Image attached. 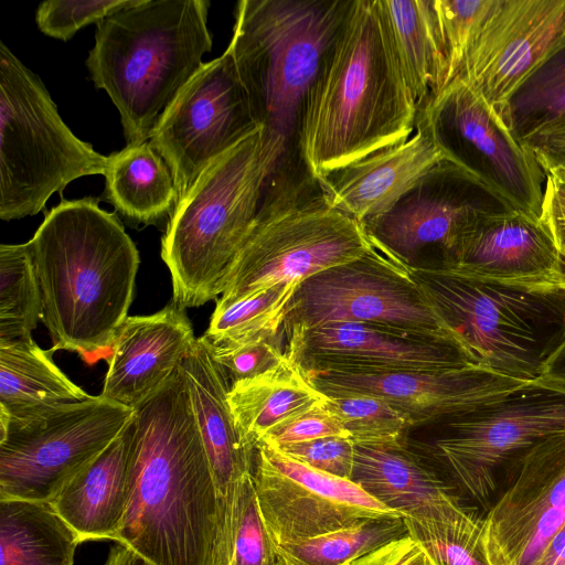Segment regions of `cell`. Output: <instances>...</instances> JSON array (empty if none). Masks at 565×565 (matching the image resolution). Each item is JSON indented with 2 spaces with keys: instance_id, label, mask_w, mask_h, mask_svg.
I'll return each mask as SVG.
<instances>
[{
  "instance_id": "obj_1",
  "label": "cell",
  "mask_w": 565,
  "mask_h": 565,
  "mask_svg": "<svg viewBox=\"0 0 565 565\" xmlns=\"http://www.w3.org/2000/svg\"><path fill=\"white\" fill-rule=\"evenodd\" d=\"M124 431L130 491L113 541L154 565H223L221 502L180 366Z\"/></svg>"
},
{
  "instance_id": "obj_2",
  "label": "cell",
  "mask_w": 565,
  "mask_h": 565,
  "mask_svg": "<svg viewBox=\"0 0 565 565\" xmlns=\"http://www.w3.org/2000/svg\"><path fill=\"white\" fill-rule=\"evenodd\" d=\"M418 105L388 43L376 0H351L308 94L299 151L317 180L407 140Z\"/></svg>"
},
{
  "instance_id": "obj_3",
  "label": "cell",
  "mask_w": 565,
  "mask_h": 565,
  "mask_svg": "<svg viewBox=\"0 0 565 565\" xmlns=\"http://www.w3.org/2000/svg\"><path fill=\"white\" fill-rule=\"evenodd\" d=\"M99 199H62L26 242L53 342L90 360L111 349L128 317L140 264L117 213Z\"/></svg>"
},
{
  "instance_id": "obj_4",
  "label": "cell",
  "mask_w": 565,
  "mask_h": 565,
  "mask_svg": "<svg viewBox=\"0 0 565 565\" xmlns=\"http://www.w3.org/2000/svg\"><path fill=\"white\" fill-rule=\"evenodd\" d=\"M351 0H241L227 45L270 177L305 166L299 130L308 94ZM269 177V179H270Z\"/></svg>"
},
{
  "instance_id": "obj_5",
  "label": "cell",
  "mask_w": 565,
  "mask_h": 565,
  "mask_svg": "<svg viewBox=\"0 0 565 565\" xmlns=\"http://www.w3.org/2000/svg\"><path fill=\"white\" fill-rule=\"evenodd\" d=\"M206 0H132L96 24L86 66L116 106L127 145L149 141L212 49Z\"/></svg>"
},
{
  "instance_id": "obj_6",
  "label": "cell",
  "mask_w": 565,
  "mask_h": 565,
  "mask_svg": "<svg viewBox=\"0 0 565 565\" xmlns=\"http://www.w3.org/2000/svg\"><path fill=\"white\" fill-rule=\"evenodd\" d=\"M269 177L257 127L213 160L177 203L161 238L177 306L201 307L223 294Z\"/></svg>"
},
{
  "instance_id": "obj_7",
  "label": "cell",
  "mask_w": 565,
  "mask_h": 565,
  "mask_svg": "<svg viewBox=\"0 0 565 565\" xmlns=\"http://www.w3.org/2000/svg\"><path fill=\"white\" fill-rule=\"evenodd\" d=\"M373 248L363 225L332 209L303 167L268 180L258 213L216 306L303 280Z\"/></svg>"
},
{
  "instance_id": "obj_8",
  "label": "cell",
  "mask_w": 565,
  "mask_h": 565,
  "mask_svg": "<svg viewBox=\"0 0 565 565\" xmlns=\"http://www.w3.org/2000/svg\"><path fill=\"white\" fill-rule=\"evenodd\" d=\"M409 267L481 367L533 381L565 342V289L480 279L428 265Z\"/></svg>"
},
{
  "instance_id": "obj_9",
  "label": "cell",
  "mask_w": 565,
  "mask_h": 565,
  "mask_svg": "<svg viewBox=\"0 0 565 565\" xmlns=\"http://www.w3.org/2000/svg\"><path fill=\"white\" fill-rule=\"evenodd\" d=\"M107 159L72 132L40 77L0 42V218L38 214L73 180L104 175Z\"/></svg>"
},
{
  "instance_id": "obj_10",
  "label": "cell",
  "mask_w": 565,
  "mask_h": 565,
  "mask_svg": "<svg viewBox=\"0 0 565 565\" xmlns=\"http://www.w3.org/2000/svg\"><path fill=\"white\" fill-rule=\"evenodd\" d=\"M436 424L434 459L461 497L486 514L524 456L565 433V386L540 377Z\"/></svg>"
},
{
  "instance_id": "obj_11",
  "label": "cell",
  "mask_w": 565,
  "mask_h": 565,
  "mask_svg": "<svg viewBox=\"0 0 565 565\" xmlns=\"http://www.w3.org/2000/svg\"><path fill=\"white\" fill-rule=\"evenodd\" d=\"M333 323H363L463 348L409 265L374 245L361 258L300 282L288 305L284 330Z\"/></svg>"
},
{
  "instance_id": "obj_12",
  "label": "cell",
  "mask_w": 565,
  "mask_h": 565,
  "mask_svg": "<svg viewBox=\"0 0 565 565\" xmlns=\"http://www.w3.org/2000/svg\"><path fill=\"white\" fill-rule=\"evenodd\" d=\"M135 411L102 395L28 417L0 414V499L52 502Z\"/></svg>"
},
{
  "instance_id": "obj_13",
  "label": "cell",
  "mask_w": 565,
  "mask_h": 565,
  "mask_svg": "<svg viewBox=\"0 0 565 565\" xmlns=\"http://www.w3.org/2000/svg\"><path fill=\"white\" fill-rule=\"evenodd\" d=\"M418 109L438 147L515 210L540 217L546 174L510 132L498 111L456 79Z\"/></svg>"
},
{
  "instance_id": "obj_14",
  "label": "cell",
  "mask_w": 565,
  "mask_h": 565,
  "mask_svg": "<svg viewBox=\"0 0 565 565\" xmlns=\"http://www.w3.org/2000/svg\"><path fill=\"white\" fill-rule=\"evenodd\" d=\"M515 210L447 158L435 164L391 210L363 224L372 244L407 265L434 253L443 267L463 233L481 216Z\"/></svg>"
},
{
  "instance_id": "obj_15",
  "label": "cell",
  "mask_w": 565,
  "mask_h": 565,
  "mask_svg": "<svg viewBox=\"0 0 565 565\" xmlns=\"http://www.w3.org/2000/svg\"><path fill=\"white\" fill-rule=\"evenodd\" d=\"M256 128L226 47L181 89L149 141L170 168L179 202L213 160Z\"/></svg>"
},
{
  "instance_id": "obj_16",
  "label": "cell",
  "mask_w": 565,
  "mask_h": 565,
  "mask_svg": "<svg viewBox=\"0 0 565 565\" xmlns=\"http://www.w3.org/2000/svg\"><path fill=\"white\" fill-rule=\"evenodd\" d=\"M253 479L275 545L344 529L366 519L404 518L352 480L313 469L267 443L255 447Z\"/></svg>"
},
{
  "instance_id": "obj_17",
  "label": "cell",
  "mask_w": 565,
  "mask_h": 565,
  "mask_svg": "<svg viewBox=\"0 0 565 565\" xmlns=\"http://www.w3.org/2000/svg\"><path fill=\"white\" fill-rule=\"evenodd\" d=\"M565 525V433L532 448L504 479L483 518L491 565H539Z\"/></svg>"
},
{
  "instance_id": "obj_18",
  "label": "cell",
  "mask_w": 565,
  "mask_h": 565,
  "mask_svg": "<svg viewBox=\"0 0 565 565\" xmlns=\"http://www.w3.org/2000/svg\"><path fill=\"white\" fill-rule=\"evenodd\" d=\"M565 36V0H494L457 75L498 114Z\"/></svg>"
},
{
  "instance_id": "obj_19",
  "label": "cell",
  "mask_w": 565,
  "mask_h": 565,
  "mask_svg": "<svg viewBox=\"0 0 565 565\" xmlns=\"http://www.w3.org/2000/svg\"><path fill=\"white\" fill-rule=\"evenodd\" d=\"M307 373L324 395L379 397L404 414L412 427L436 424L525 383L477 365L449 371L328 369Z\"/></svg>"
},
{
  "instance_id": "obj_20",
  "label": "cell",
  "mask_w": 565,
  "mask_h": 565,
  "mask_svg": "<svg viewBox=\"0 0 565 565\" xmlns=\"http://www.w3.org/2000/svg\"><path fill=\"white\" fill-rule=\"evenodd\" d=\"M285 335L286 351L306 371H449L477 365L457 343L363 323L326 324L292 330Z\"/></svg>"
},
{
  "instance_id": "obj_21",
  "label": "cell",
  "mask_w": 565,
  "mask_h": 565,
  "mask_svg": "<svg viewBox=\"0 0 565 565\" xmlns=\"http://www.w3.org/2000/svg\"><path fill=\"white\" fill-rule=\"evenodd\" d=\"M186 309L174 302L148 316H128L118 329L102 396L136 411L177 372L196 338Z\"/></svg>"
},
{
  "instance_id": "obj_22",
  "label": "cell",
  "mask_w": 565,
  "mask_h": 565,
  "mask_svg": "<svg viewBox=\"0 0 565 565\" xmlns=\"http://www.w3.org/2000/svg\"><path fill=\"white\" fill-rule=\"evenodd\" d=\"M558 255L541 217L512 210L481 215L441 268L480 279L551 285Z\"/></svg>"
},
{
  "instance_id": "obj_23",
  "label": "cell",
  "mask_w": 565,
  "mask_h": 565,
  "mask_svg": "<svg viewBox=\"0 0 565 565\" xmlns=\"http://www.w3.org/2000/svg\"><path fill=\"white\" fill-rule=\"evenodd\" d=\"M445 154L418 109L405 141L355 160L318 179L330 206L362 225L391 210Z\"/></svg>"
},
{
  "instance_id": "obj_24",
  "label": "cell",
  "mask_w": 565,
  "mask_h": 565,
  "mask_svg": "<svg viewBox=\"0 0 565 565\" xmlns=\"http://www.w3.org/2000/svg\"><path fill=\"white\" fill-rule=\"evenodd\" d=\"M180 369L214 476L224 526L237 483L253 473L255 449L236 428L227 402L231 383L202 337L196 338Z\"/></svg>"
},
{
  "instance_id": "obj_25",
  "label": "cell",
  "mask_w": 565,
  "mask_h": 565,
  "mask_svg": "<svg viewBox=\"0 0 565 565\" xmlns=\"http://www.w3.org/2000/svg\"><path fill=\"white\" fill-rule=\"evenodd\" d=\"M354 445L351 480L402 516L462 503L441 469L411 450L405 440Z\"/></svg>"
},
{
  "instance_id": "obj_26",
  "label": "cell",
  "mask_w": 565,
  "mask_h": 565,
  "mask_svg": "<svg viewBox=\"0 0 565 565\" xmlns=\"http://www.w3.org/2000/svg\"><path fill=\"white\" fill-rule=\"evenodd\" d=\"M129 483V445L122 431L50 503L81 542L114 540L126 513Z\"/></svg>"
},
{
  "instance_id": "obj_27",
  "label": "cell",
  "mask_w": 565,
  "mask_h": 565,
  "mask_svg": "<svg viewBox=\"0 0 565 565\" xmlns=\"http://www.w3.org/2000/svg\"><path fill=\"white\" fill-rule=\"evenodd\" d=\"M328 399L287 351L277 365L232 383L227 393L236 428L254 449L276 428L324 406Z\"/></svg>"
},
{
  "instance_id": "obj_28",
  "label": "cell",
  "mask_w": 565,
  "mask_h": 565,
  "mask_svg": "<svg viewBox=\"0 0 565 565\" xmlns=\"http://www.w3.org/2000/svg\"><path fill=\"white\" fill-rule=\"evenodd\" d=\"M104 177L102 199L130 224H157L177 205L170 168L150 141L109 154Z\"/></svg>"
},
{
  "instance_id": "obj_29",
  "label": "cell",
  "mask_w": 565,
  "mask_h": 565,
  "mask_svg": "<svg viewBox=\"0 0 565 565\" xmlns=\"http://www.w3.org/2000/svg\"><path fill=\"white\" fill-rule=\"evenodd\" d=\"M402 76L418 107L444 87L445 64L433 0H376Z\"/></svg>"
},
{
  "instance_id": "obj_30",
  "label": "cell",
  "mask_w": 565,
  "mask_h": 565,
  "mask_svg": "<svg viewBox=\"0 0 565 565\" xmlns=\"http://www.w3.org/2000/svg\"><path fill=\"white\" fill-rule=\"evenodd\" d=\"M33 340L0 343V414L28 417L90 397Z\"/></svg>"
},
{
  "instance_id": "obj_31",
  "label": "cell",
  "mask_w": 565,
  "mask_h": 565,
  "mask_svg": "<svg viewBox=\"0 0 565 565\" xmlns=\"http://www.w3.org/2000/svg\"><path fill=\"white\" fill-rule=\"evenodd\" d=\"M81 543L51 503L0 499V565H73Z\"/></svg>"
},
{
  "instance_id": "obj_32",
  "label": "cell",
  "mask_w": 565,
  "mask_h": 565,
  "mask_svg": "<svg viewBox=\"0 0 565 565\" xmlns=\"http://www.w3.org/2000/svg\"><path fill=\"white\" fill-rule=\"evenodd\" d=\"M499 115L521 143L565 119V36L514 89Z\"/></svg>"
},
{
  "instance_id": "obj_33",
  "label": "cell",
  "mask_w": 565,
  "mask_h": 565,
  "mask_svg": "<svg viewBox=\"0 0 565 565\" xmlns=\"http://www.w3.org/2000/svg\"><path fill=\"white\" fill-rule=\"evenodd\" d=\"M483 518L478 508L461 503L404 516V522L431 565H491L482 542Z\"/></svg>"
},
{
  "instance_id": "obj_34",
  "label": "cell",
  "mask_w": 565,
  "mask_h": 565,
  "mask_svg": "<svg viewBox=\"0 0 565 565\" xmlns=\"http://www.w3.org/2000/svg\"><path fill=\"white\" fill-rule=\"evenodd\" d=\"M404 518L366 519L344 529L275 545L281 565H347L407 535Z\"/></svg>"
},
{
  "instance_id": "obj_35",
  "label": "cell",
  "mask_w": 565,
  "mask_h": 565,
  "mask_svg": "<svg viewBox=\"0 0 565 565\" xmlns=\"http://www.w3.org/2000/svg\"><path fill=\"white\" fill-rule=\"evenodd\" d=\"M42 295L26 244L0 245V343L31 339Z\"/></svg>"
},
{
  "instance_id": "obj_36",
  "label": "cell",
  "mask_w": 565,
  "mask_h": 565,
  "mask_svg": "<svg viewBox=\"0 0 565 565\" xmlns=\"http://www.w3.org/2000/svg\"><path fill=\"white\" fill-rule=\"evenodd\" d=\"M298 286V282L277 285L230 305L215 306L202 338L211 344H230L281 332Z\"/></svg>"
},
{
  "instance_id": "obj_37",
  "label": "cell",
  "mask_w": 565,
  "mask_h": 565,
  "mask_svg": "<svg viewBox=\"0 0 565 565\" xmlns=\"http://www.w3.org/2000/svg\"><path fill=\"white\" fill-rule=\"evenodd\" d=\"M223 565H278L275 544L265 525L253 473L237 483L226 515Z\"/></svg>"
},
{
  "instance_id": "obj_38",
  "label": "cell",
  "mask_w": 565,
  "mask_h": 565,
  "mask_svg": "<svg viewBox=\"0 0 565 565\" xmlns=\"http://www.w3.org/2000/svg\"><path fill=\"white\" fill-rule=\"evenodd\" d=\"M327 407L340 419L354 444L405 440L412 425L387 402L367 395L328 396Z\"/></svg>"
},
{
  "instance_id": "obj_39",
  "label": "cell",
  "mask_w": 565,
  "mask_h": 565,
  "mask_svg": "<svg viewBox=\"0 0 565 565\" xmlns=\"http://www.w3.org/2000/svg\"><path fill=\"white\" fill-rule=\"evenodd\" d=\"M493 1L433 0L445 64L444 87L441 92L457 77Z\"/></svg>"
},
{
  "instance_id": "obj_40",
  "label": "cell",
  "mask_w": 565,
  "mask_h": 565,
  "mask_svg": "<svg viewBox=\"0 0 565 565\" xmlns=\"http://www.w3.org/2000/svg\"><path fill=\"white\" fill-rule=\"evenodd\" d=\"M285 330L230 344L205 341L214 361L225 372L230 383L256 376L277 365L286 355Z\"/></svg>"
},
{
  "instance_id": "obj_41",
  "label": "cell",
  "mask_w": 565,
  "mask_h": 565,
  "mask_svg": "<svg viewBox=\"0 0 565 565\" xmlns=\"http://www.w3.org/2000/svg\"><path fill=\"white\" fill-rule=\"evenodd\" d=\"M132 0H46L35 14L39 30L47 36L67 41L87 24H98L126 8Z\"/></svg>"
},
{
  "instance_id": "obj_42",
  "label": "cell",
  "mask_w": 565,
  "mask_h": 565,
  "mask_svg": "<svg viewBox=\"0 0 565 565\" xmlns=\"http://www.w3.org/2000/svg\"><path fill=\"white\" fill-rule=\"evenodd\" d=\"M354 447L351 438L324 437L276 448L313 469L351 480Z\"/></svg>"
},
{
  "instance_id": "obj_43",
  "label": "cell",
  "mask_w": 565,
  "mask_h": 565,
  "mask_svg": "<svg viewBox=\"0 0 565 565\" xmlns=\"http://www.w3.org/2000/svg\"><path fill=\"white\" fill-rule=\"evenodd\" d=\"M324 437L350 438V434L327 404L276 428L262 443L279 448Z\"/></svg>"
},
{
  "instance_id": "obj_44",
  "label": "cell",
  "mask_w": 565,
  "mask_h": 565,
  "mask_svg": "<svg viewBox=\"0 0 565 565\" xmlns=\"http://www.w3.org/2000/svg\"><path fill=\"white\" fill-rule=\"evenodd\" d=\"M347 565H431L424 548L409 535L393 540Z\"/></svg>"
},
{
  "instance_id": "obj_45",
  "label": "cell",
  "mask_w": 565,
  "mask_h": 565,
  "mask_svg": "<svg viewBox=\"0 0 565 565\" xmlns=\"http://www.w3.org/2000/svg\"><path fill=\"white\" fill-rule=\"evenodd\" d=\"M541 221L553 236L559 250L565 249V185L546 174Z\"/></svg>"
},
{
  "instance_id": "obj_46",
  "label": "cell",
  "mask_w": 565,
  "mask_h": 565,
  "mask_svg": "<svg viewBox=\"0 0 565 565\" xmlns=\"http://www.w3.org/2000/svg\"><path fill=\"white\" fill-rule=\"evenodd\" d=\"M541 379L565 386V342L548 359Z\"/></svg>"
},
{
  "instance_id": "obj_47",
  "label": "cell",
  "mask_w": 565,
  "mask_h": 565,
  "mask_svg": "<svg viewBox=\"0 0 565 565\" xmlns=\"http://www.w3.org/2000/svg\"><path fill=\"white\" fill-rule=\"evenodd\" d=\"M104 565H154L134 550L119 544L113 546Z\"/></svg>"
},
{
  "instance_id": "obj_48",
  "label": "cell",
  "mask_w": 565,
  "mask_h": 565,
  "mask_svg": "<svg viewBox=\"0 0 565 565\" xmlns=\"http://www.w3.org/2000/svg\"><path fill=\"white\" fill-rule=\"evenodd\" d=\"M539 565H565V525L553 537Z\"/></svg>"
},
{
  "instance_id": "obj_49",
  "label": "cell",
  "mask_w": 565,
  "mask_h": 565,
  "mask_svg": "<svg viewBox=\"0 0 565 565\" xmlns=\"http://www.w3.org/2000/svg\"><path fill=\"white\" fill-rule=\"evenodd\" d=\"M550 284L552 286H556L558 288L565 289V249L559 250L556 268L554 270V274L552 276Z\"/></svg>"
},
{
  "instance_id": "obj_50",
  "label": "cell",
  "mask_w": 565,
  "mask_h": 565,
  "mask_svg": "<svg viewBox=\"0 0 565 565\" xmlns=\"http://www.w3.org/2000/svg\"><path fill=\"white\" fill-rule=\"evenodd\" d=\"M546 174H552L557 181L565 185V169H556Z\"/></svg>"
},
{
  "instance_id": "obj_51",
  "label": "cell",
  "mask_w": 565,
  "mask_h": 565,
  "mask_svg": "<svg viewBox=\"0 0 565 565\" xmlns=\"http://www.w3.org/2000/svg\"><path fill=\"white\" fill-rule=\"evenodd\" d=\"M278 565H281L279 561H278Z\"/></svg>"
}]
</instances>
